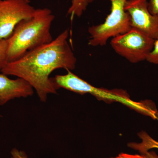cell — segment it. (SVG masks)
<instances>
[{"instance_id":"cell-14","label":"cell","mask_w":158,"mask_h":158,"mask_svg":"<svg viewBox=\"0 0 158 158\" xmlns=\"http://www.w3.org/2000/svg\"><path fill=\"white\" fill-rule=\"evenodd\" d=\"M112 158H147L143 155H130L126 153H121L118 156Z\"/></svg>"},{"instance_id":"cell-15","label":"cell","mask_w":158,"mask_h":158,"mask_svg":"<svg viewBox=\"0 0 158 158\" xmlns=\"http://www.w3.org/2000/svg\"><path fill=\"white\" fill-rule=\"evenodd\" d=\"M2 115H1V114H0V117H2Z\"/></svg>"},{"instance_id":"cell-5","label":"cell","mask_w":158,"mask_h":158,"mask_svg":"<svg viewBox=\"0 0 158 158\" xmlns=\"http://www.w3.org/2000/svg\"><path fill=\"white\" fill-rule=\"evenodd\" d=\"M155 40L138 29L129 31L112 38L111 47L129 62L137 63L145 61L153 47Z\"/></svg>"},{"instance_id":"cell-1","label":"cell","mask_w":158,"mask_h":158,"mask_svg":"<svg viewBox=\"0 0 158 158\" xmlns=\"http://www.w3.org/2000/svg\"><path fill=\"white\" fill-rule=\"evenodd\" d=\"M69 33L65 30L52 42L8 62L1 73L25 80L36 90L40 101L45 102L49 94L57 93L51 73L58 69L75 68L77 59L68 42Z\"/></svg>"},{"instance_id":"cell-6","label":"cell","mask_w":158,"mask_h":158,"mask_svg":"<svg viewBox=\"0 0 158 158\" xmlns=\"http://www.w3.org/2000/svg\"><path fill=\"white\" fill-rule=\"evenodd\" d=\"M30 0H0V41L7 39L18 24L36 11Z\"/></svg>"},{"instance_id":"cell-4","label":"cell","mask_w":158,"mask_h":158,"mask_svg":"<svg viewBox=\"0 0 158 158\" xmlns=\"http://www.w3.org/2000/svg\"><path fill=\"white\" fill-rule=\"evenodd\" d=\"M110 1L111 11L104 22L91 26L88 29L90 35L89 45L103 46L110 38L124 34L131 28L129 15L125 10V5L127 0Z\"/></svg>"},{"instance_id":"cell-11","label":"cell","mask_w":158,"mask_h":158,"mask_svg":"<svg viewBox=\"0 0 158 158\" xmlns=\"http://www.w3.org/2000/svg\"><path fill=\"white\" fill-rule=\"evenodd\" d=\"M146 61L152 64L158 65V38L155 40L153 47Z\"/></svg>"},{"instance_id":"cell-7","label":"cell","mask_w":158,"mask_h":158,"mask_svg":"<svg viewBox=\"0 0 158 158\" xmlns=\"http://www.w3.org/2000/svg\"><path fill=\"white\" fill-rule=\"evenodd\" d=\"M125 10L129 15L131 27L153 39L158 38V15L150 12L148 0H127Z\"/></svg>"},{"instance_id":"cell-12","label":"cell","mask_w":158,"mask_h":158,"mask_svg":"<svg viewBox=\"0 0 158 158\" xmlns=\"http://www.w3.org/2000/svg\"><path fill=\"white\" fill-rule=\"evenodd\" d=\"M148 8L152 14L158 15V0H149Z\"/></svg>"},{"instance_id":"cell-8","label":"cell","mask_w":158,"mask_h":158,"mask_svg":"<svg viewBox=\"0 0 158 158\" xmlns=\"http://www.w3.org/2000/svg\"><path fill=\"white\" fill-rule=\"evenodd\" d=\"M34 93V88L25 80L20 78L11 79L0 73V106L15 98L32 96Z\"/></svg>"},{"instance_id":"cell-13","label":"cell","mask_w":158,"mask_h":158,"mask_svg":"<svg viewBox=\"0 0 158 158\" xmlns=\"http://www.w3.org/2000/svg\"><path fill=\"white\" fill-rule=\"evenodd\" d=\"M138 151L147 158H158V156L154 152H148V150L144 149L140 150Z\"/></svg>"},{"instance_id":"cell-2","label":"cell","mask_w":158,"mask_h":158,"mask_svg":"<svg viewBox=\"0 0 158 158\" xmlns=\"http://www.w3.org/2000/svg\"><path fill=\"white\" fill-rule=\"evenodd\" d=\"M55 16L48 8L36 9L32 17L20 22L7 39L9 62L53 40L51 27Z\"/></svg>"},{"instance_id":"cell-10","label":"cell","mask_w":158,"mask_h":158,"mask_svg":"<svg viewBox=\"0 0 158 158\" xmlns=\"http://www.w3.org/2000/svg\"><path fill=\"white\" fill-rule=\"evenodd\" d=\"M9 62L8 58V43L7 40L0 41V71Z\"/></svg>"},{"instance_id":"cell-9","label":"cell","mask_w":158,"mask_h":158,"mask_svg":"<svg viewBox=\"0 0 158 158\" xmlns=\"http://www.w3.org/2000/svg\"><path fill=\"white\" fill-rule=\"evenodd\" d=\"M94 0H71V5L68 9L67 15L72 20L75 16L80 17L87 10L88 6Z\"/></svg>"},{"instance_id":"cell-3","label":"cell","mask_w":158,"mask_h":158,"mask_svg":"<svg viewBox=\"0 0 158 158\" xmlns=\"http://www.w3.org/2000/svg\"><path fill=\"white\" fill-rule=\"evenodd\" d=\"M67 71L66 74L57 75L52 78L53 82L58 90L62 88L80 94H90L98 99L106 102H118L150 116L152 113V110L148 107L147 103L133 101L130 99L126 91L118 89L109 90L97 88L73 73L71 71Z\"/></svg>"}]
</instances>
